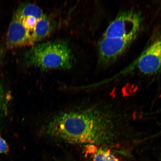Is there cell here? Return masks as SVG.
Masks as SVG:
<instances>
[{
    "label": "cell",
    "instance_id": "277c9868",
    "mask_svg": "<svg viewBox=\"0 0 161 161\" xmlns=\"http://www.w3.org/2000/svg\"><path fill=\"white\" fill-rule=\"evenodd\" d=\"M131 67L146 75H152L161 68V35L158 36L133 63Z\"/></svg>",
    "mask_w": 161,
    "mask_h": 161
},
{
    "label": "cell",
    "instance_id": "8992f818",
    "mask_svg": "<svg viewBox=\"0 0 161 161\" xmlns=\"http://www.w3.org/2000/svg\"><path fill=\"white\" fill-rule=\"evenodd\" d=\"M8 45L10 47H22L34 43L31 34L22 23V17L17 11L8 29L7 38Z\"/></svg>",
    "mask_w": 161,
    "mask_h": 161
},
{
    "label": "cell",
    "instance_id": "4fadbf2b",
    "mask_svg": "<svg viewBox=\"0 0 161 161\" xmlns=\"http://www.w3.org/2000/svg\"><path fill=\"white\" fill-rule=\"evenodd\" d=\"M161 134V130L158 133H157L156 136H158V135H159Z\"/></svg>",
    "mask_w": 161,
    "mask_h": 161
},
{
    "label": "cell",
    "instance_id": "5b68a950",
    "mask_svg": "<svg viewBox=\"0 0 161 161\" xmlns=\"http://www.w3.org/2000/svg\"><path fill=\"white\" fill-rule=\"evenodd\" d=\"M136 37H103L98 44V56L100 63L104 65H108L115 61L126 51Z\"/></svg>",
    "mask_w": 161,
    "mask_h": 161
},
{
    "label": "cell",
    "instance_id": "9c48e42d",
    "mask_svg": "<svg viewBox=\"0 0 161 161\" xmlns=\"http://www.w3.org/2000/svg\"><path fill=\"white\" fill-rule=\"evenodd\" d=\"M17 11L22 17L32 16L37 19L45 16L42 9L33 4H27L22 6L17 10Z\"/></svg>",
    "mask_w": 161,
    "mask_h": 161
},
{
    "label": "cell",
    "instance_id": "7a4b0ae2",
    "mask_svg": "<svg viewBox=\"0 0 161 161\" xmlns=\"http://www.w3.org/2000/svg\"><path fill=\"white\" fill-rule=\"evenodd\" d=\"M72 56L68 44L57 41L33 46L25 56V63L42 70L68 69L71 67Z\"/></svg>",
    "mask_w": 161,
    "mask_h": 161
},
{
    "label": "cell",
    "instance_id": "52a82bcc",
    "mask_svg": "<svg viewBox=\"0 0 161 161\" xmlns=\"http://www.w3.org/2000/svg\"><path fill=\"white\" fill-rule=\"evenodd\" d=\"M86 155H90L93 161H119L110 150L97 147L93 145H87L85 148Z\"/></svg>",
    "mask_w": 161,
    "mask_h": 161
},
{
    "label": "cell",
    "instance_id": "3957f363",
    "mask_svg": "<svg viewBox=\"0 0 161 161\" xmlns=\"http://www.w3.org/2000/svg\"><path fill=\"white\" fill-rule=\"evenodd\" d=\"M142 23L140 14L133 11L119 14L108 26L103 37L125 38L136 36Z\"/></svg>",
    "mask_w": 161,
    "mask_h": 161
},
{
    "label": "cell",
    "instance_id": "ba28073f",
    "mask_svg": "<svg viewBox=\"0 0 161 161\" xmlns=\"http://www.w3.org/2000/svg\"><path fill=\"white\" fill-rule=\"evenodd\" d=\"M52 30L50 21L45 15L37 20L31 36L34 43L40 41L49 35Z\"/></svg>",
    "mask_w": 161,
    "mask_h": 161
},
{
    "label": "cell",
    "instance_id": "8fae6325",
    "mask_svg": "<svg viewBox=\"0 0 161 161\" xmlns=\"http://www.w3.org/2000/svg\"><path fill=\"white\" fill-rule=\"evenodd\" d=\"M37 20L36 18L32 16L22 17V23L29 31H33L37 23Z\"/></svg>",
    "mask_w": 161,
    "mask_h": 161
},
{
    "label": "cell",
    "instance_id": "30bf717a",
    "mask_svg": "<svg viewBox=\"0 0 161 161\" xmlns=\"http://www.w3.org/2000/svg\"><path fill=\"white\" fill-rule=\"evenodd\" d=\"M10 100L9 92L0 82V119L6 115Z\"/></svg>",
    "mask_w": 161,
    "mask_h": 161
},
{
    "label": "cell",
    "instance_id": "6da1fadb",
    "mask_svg": "<svg viewBox=\"0 0 161 161\" xmlns=\"http://www.w3.org/2000/svg\"><path fill=\"white\" fill-rule=\"evenodd\" d=\"M124 116L112 104H100L56 114L46 123L43 131L49 137L68 143L112 145L125 136Z\"/></svg>",
    "mask_w": 161,
    "mask_h": 161
},
{
    "label": "cell",
    "instance_id": "7c38bea8",
    "mask_svg": "<svg viewBox=\"0 0 161 161\" xmlns=\"http://www.w3.org/2000/svg\"><path fill=\"white\" fill-rule=\"evenodd\" d=\"M9 152L8 144L6 140L0 135V153L7 154Z\"/></svg>",
    "mask_w": 161,
    "mask_h": 161
}]
</instances>
